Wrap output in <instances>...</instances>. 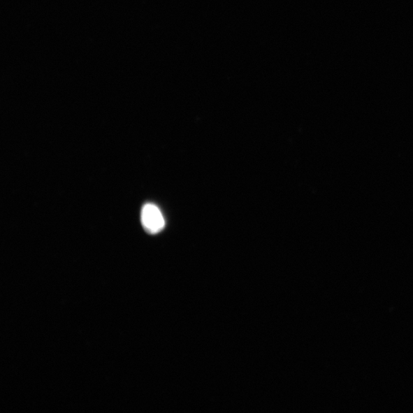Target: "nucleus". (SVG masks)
<instances>
[{
  "mask_svg": "<svg viewBox=\"0 0 413 413\" xmlns=\"http://www.w3.org/2000/svg\"><path fill=\"white\" fill-rule=\"evenodd\" d=\"M141 221L145 231L157 233L164 229L165 219L159 208L155 205H145L142 210Z\"/></svg>",
  "mask_w": 413,
  "mask_h": 413,
  "instance_id": "nucleus-1",
  "label": "nucleus"
}]
</instances>
